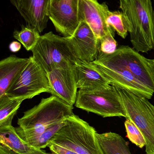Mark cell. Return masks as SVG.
Here are the masks:
<instances>
[{
  "label": "cell",
  "instance_id": "7",
  "mask_svg": "<svg viewBox=\"0 0 154 154\" xmlns=\"http://www.w3.org/2000/svg\"><path fill=\"white\" fill-rule=\"evenodd\" d=\"M20 75L6 91L5 95L12 99H30L43 93H50L47 73L33 57Z\"/></svg>",
  "mask_w": 154,
  "mask_h": 154
},
{
  "label": "cell",
  "instance_id": "1",
  "mask_svg": "<svg viewBox=\"0 0 154 154\" xmlns=\"http://www.w3.org/2000/svg\"><path fill=\"white\" fill-rule=\"evenodd\" d=\"M73 106L52 95L24 112L15 129L25 143L33 147L44 132L73 115Z\"/></svg>",
  "mask_w": 154,
  "mask_h": 154
},
{
  "label": "cell",
  "instance_id": "14",
  "mask_svg": "<svg viewBox=\"0 0 154 154\" xmlns=\"http://www.w3.org/2000/svg\"><path fill=\"white\" fill-rule=\"evenodd\" d=\"M28 26L39 33L47 27L51 0H10Z\"/></svg>",
  "mask_w": 154,
  "mask_h": 154
},
{
  "label": "cell",
  "instance_id": "16",
  "mask_svg": "<svg viewBox=\"0 0 154 154\" xmlns=\"http://www.w3.org/2000/svg\"><path fill=\"white\" fill-rule=\"evenodd\" d=\"M30 58H21L11 55L0 61V97L5 95L14 82L30 62Z\"/></svg>",
  "mask_w": 154,
  "mask_h": 154
},
{
  "label": "cell",
  "instance_id": "15",
  "mask_svg": "<svg viewBox=\"0 0 154 154\" xmlns=\"http://www.w3.org/2000/svg\"><path fill=\"white\" fill-rule=\"evenodd\" d=\"M75 69L77 87L80 89L97 90L106 88L111 85L91 63L79 60Z\"/></svg>",
  "mask_w": 154,
  "mask_h": 154
},
{
  "label": "cell",
  "instance_id": "17",
  "mask_svg": "<svg viewBox=\"0 0 154 154\" xmlns=\"http://www.w3.org/2000/svg\"><path fill=\"white\" fill-rule=\"evenodd\" d=\"M36 149L25 143L12 125L0 127V154H30Z\"/></svg>",
  "mask_w": 154,
  "mask_h": 154
},
{
  "label": "cell",
  "instance_id": "20",
  "mask_svg": "<svg viewBox=\"0 0 154 154\" xmlns=\"http://www.w3.org/2000/svg\"><path fill=\"white\" fill-rule=\"evenodd\" d=\"M13 37L24 46L27 51H31L40 37V33L29 26L23 27L21 30H15Z\"/></svg>",
  "mask_w": 154,
  "mask_h": 154
},
{
  "label": "cell",
  "instance_id": "5",
  "mask_svg": "<svg viewBox=\"0 0 154 154\" xmlns=\"http://www.w3.org/2000/svg\"><path fill=\"white\" fill-rule=\"evenodd\" d=\"M127 114L144 136L146 152L154 154V106L148 99L117 87Z\"/></svg>",
  "mask_w": 154,
  "mask_h": 154
},
{
  "label": "cell",
  "instance_id": "2",
  "mask_svg": "<svg viewBox=\"0 0 154 154\" xmlns=\"http://www.w3.org/2000/svg\"><path fill=\"white\" fill-rule=\"evenodd\" d=\"M130 40L137 51L154 48V15L151 0H119Z\"/></svg>",
  "mask_w": 154,
  "mask_h": 154
},
{
  "label": "cell",
  "instance_id": "8",
  "mask_svg": "<svg viewBox=\"0 0 154 154\" xmlns=\"http://www.w3.org/2000/svg\"><path fill=\"white\" fill-rule=\"evenodd\" d=\"M91 63L111 85L148 99L153 95V90L140 82L122 65L109 61L99 54L96 59Z\"/></svg>",
  "mask_w": 154,
  "mask_h": 154
},
{
  "label": "cell",
  "instance_id": "27",
  "mask_svg": "<svg viewBox=\"0 0 154 154\" xmlns=\"http://www.w3.org/2000/svg\"><path fill=\"white\" fill-rule=\"evenodd\" d=\"M30 154H52V153H48L42 149H36Z\"/></svg>",
  "mask_w": 154,
  "mask_h": 154
},
{
  "label": "cell",
  "instance_id": "26",
  "mask_svg": "<svg viewBox=\"0 0 154 154\" xmlns=\"http://www.w3.org/2000/svg\"><path fill=\"white\" fill-rule=\"evenodd\" d=\"M147 62L150 67L151 72L154 79V59H147Z\"/></svg>",
  "mask_w": 154,
  "mask_h": 154
},
{
  "label": "cell",
  "instance_id": "29",
  "mask_svg": "<svg viewBox=\"0 0 154 154\" xmlns=\"http://www.w3.org/2000/svg\"></svg>",
  "mask_w": 154,
  "mask_h": 154
},
{
  "label": "cell",
  "instance_id": "22",
  "mask_svg": "<svg viewBox=\"0 0 154 154\" xmlns=\"http://www.w3.org/2000/svg\"><path fill=\"white\" fill-rule=\"evenodd\" d=\"M127 137L133 143L140 148L146 146V141L140 129L129 119H127L124 123Z\"/></svg>",
  "mask_w": 154,
  "mask_h": 154
},
{
  "label": "cell",
  "instance_id": "25",
  "mask_svg": "<svg viewBox=\"0 0 154 154\" xmlns=\"http://www.w3.org/2000/svg\"><path fill=\"white\" fill-rule=\"evenodd\" d=\"M21 45L20 42L17 41H13L10 43L9 49L12 52H17L20 50Z\"/></svg>",
  "mask_w": 154,
  "mask_h": 154
},
{
  "label": "cell",
  "instance_id": "11",
  "mask_svg": "<svg viewBox=\"0 0 154 154\" xmlns=\"http://www.w3.org/2000/svg\"><path fill=\"white\" fill-rule=\"evenodd\" d=\"M76 64L59 67L47 73L50 94L71 106L76 103L78 92Z\"/></svg>",
  "mask_w": 154,
  "mask_h": 154
},
{
  "label": "cell",
  "instance_id": "10",
  "mask_svg": "<svg viewBox=\"0 0 154 154\" xmlns=\"http://www.w3.org/2000/svg\"><path fill=\"white\" fill-rule=\"evenodd\" d=\"M80 0H58L51 4L49 18L56 31L64 37L72 36L80 21Z\"/></svg>",
  "mask_w": 154,
  "mask_h": 154
},
{
  "label": "cell",
  "instance_id": "24",
  "mask_svg": "<svg viewBox=\"0 0 154 154\" xmlns=\"http://www.w3.org/2000/svg\"><path fill=\"white\" fill-rule=\"evenodd\" d=\"M48 147L52 154H78L71 149L54 143H50Z\"/></svg>",
  "mask_w": 154,
  "mask_h": 154
},
{
  "label": "cell",
  "instance_id": "6",
  "mask_svg": "<svg viewBox=\"0 0 154 154\" xmlns=\"http://www.w3.org/2000/svg\"><path fill=\"white\" fill-rule=\"evenodd\" d=\"M75 106L103 118L127 117L116 87L111 84L106 88L97 90L80 89Z\"/></svg>",
  "mask_w": 154,
  "mask_h": 154
},
{
  "label": "cell",
  "instance_id": "18",
  "mask_svg": "<svg viewBox=\"0 0 154 154\" xmlns=\"http://www.w3.org/2000/svg\"><path fill=\"white\" fill-rule=\"evenodd\" d=\"M99 142L105 154H132L128 143L116 133L107 132L97 134Z\"/></svg>",
  "mask_w": 154,
  "mask_h": 154
},
{
  "label": "cell",
  "instance_id": "9",
  "mask_svg": "<svg viewBox=\"0 0 154 154\" xmlns=\"http://www.w3.org/2000/svg\"><path fill=\"white\" fill-rule=\"evenodd\" d=\"M104 58L126 68L137 79L154 91V79L147 59L128 46H121L114 53L106 54L99 51Z\"/></svg>",
  "mask_w": 154,
  "mask_h": 154
},
{
  "label": "cell",
  "instance_id": "19",
  "mask_svg": "<svg viewBox=\"0 0 154 154\" xmlns=\"http://www.w3.org/2000/svg\"><path fill=\"white\" fill-rule=\"evenodd\" d=\"M23 100L6 96L0 97V127L12 125V121Z\"/></svg>",
  "mask_w": 154,
  "mask_h": 154
},
{
  "label": "cell",
  "instance_id": "3",
  "mask_svg": "<svg viewBox=\"0 0 154 154\" xmlns=\"http://www.w3.org/2000/svg\"><path fill=\"white\" fill-rule=\"evenodd\" d=\"M97 134L94 127L73 114L66 119L65 125L50 143L65 146L78 154H105Z\"/></svg>",
  "mask_w": 154,
  "mask_h": 154
},
{
  "label": "cell",
  "instance_id": "21",
  "mask_svg": "<svg viewBox=\"0 0 154 154\" xmlns=\"http://www.w3.org/2000/svg\"><path fill=\"white\" fill-rule=\"evenodd\" d=\"M107 23L108 26L113 28L118 35L123 38H126L128 31L125 25L122 12L110 11L107 18Z\"/></svg>",
  "mask_w": 154,
  "mask_h": 154
},
{
  "label": "cell",
  "instance_id": "23",
  "mask_svg": "<svg viewBox=\"0 0 154 154\" xmlns=\"http://www.w3.org/2000/svg\"><path fill=\"white\" fill-rule=\"evenodd\" d=\"M114 35L108 33L99 41V51L106 54H112L115 51L117 43L114 38Z\"/></svg>",
  "mask_w": 154,
  "mask_h": 154
},
{
  "label": "cell",
  "instance_id": "4",
  "mask_svg": "<svg viewBox=\"0 0 154 154\" xmlns=\"http://www.w3.org/2000/svg\"><path fill=\"white\" fill-rule=\"evenodd\" d=\"M31 51L34 60L46 73L59 67L76 64L79 60L68 37L52 32L40 36Z\"/></svg>",
  "mask_w": 154,
  "mask_h": 154
},
{
  "label": "cell",
  "instance_id": "28",
  "mask_svg": "<svg viewBox=\"0 0 154 154\" xmlns=\"http://www.w3.org/2000/svg\"><path fill=\"white\" fill-rule=\"evenodd\" d=\"M58 1V0H51L50 4L53 3L55 2H57V1Z\"/></svg>",
  "mask_w": 154,
  "mask_h": 154
},
{
  "label": "cell",
  "instance_id": "13",
  "mask_svg": "<svg viewBox=\"0 0 154 154\" xmlns=\"http://www.w3.org/2000/svg\"><path fill=\"white\" fill-rule=\"evenodd\" d=\"M79 60L91 63L99 52V41L85 22H80L72 36L68 37Z\"/></svg>",
  "mask_w": 154,
  "mask_h": 154
},
{
  "label": "cell",
  "instance_id": "12",
  "mask_svg": "<svg viewBox=\"0 0 154 154\" xmlns=\"http://www.w3.org/2000/svg\"><path fill=\"white\" fill-rule=\"evenodd\" d=\"M109 12L105 3H99L97 0H80V20L87 23L99 41L108 33L115 34L112 27L107 23Z\"/></svg>",
  "mask_w": 154,
  "mask_h": 154
}]
</instances>
